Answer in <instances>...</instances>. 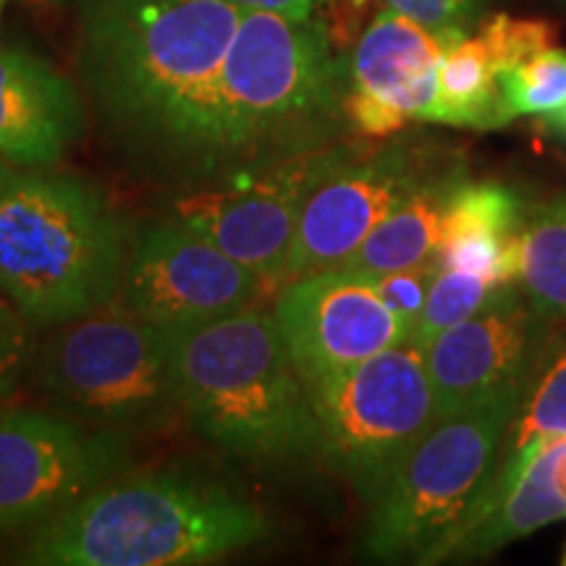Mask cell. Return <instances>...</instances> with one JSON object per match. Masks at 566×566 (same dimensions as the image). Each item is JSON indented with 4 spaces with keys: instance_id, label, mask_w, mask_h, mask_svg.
<instances>
[{
    "instance_id": "cell-1",
    "label": "cell",
    "mask_w": 566,
    "mask_h": 566,
    "mask_svg": "<svg viewBox=\"0 0 566 566\" xmlns=\"http://www.w3.org/2000/svg\"><path fill=\"white\" fill-rule=\"evenodd\" d=\"M76 69L113 158L137 181L202 189L237 176L221 69L229 0H74Z\"/></svg>"
},
{
    "instance_id": "cell-2",
    "label": "cell",
    "mask_w": 566,
    "mask_h": 566,
    "mask_svg": "<svg viewBox=\"0 0 566 566\" xmlns=\"http://www.w3.org/2000/svg\"><path fill=\"white\" fill-rule=\"evenodd\" d=\"M273 520L229 485L155 472L118 475L27 530L13 562L30 566L210 564L271 541Z\"/></svg>"
},
{
    "instance_id": "cell-3",
    "label": "cell",
    "mask_w": 566,
    "mask_h": 566,
    "mask_svg": "<svg viewBox=\"0 0 566 566\" xmlns=\"http://www.w3.org/2000/svg\"><path fill=\"white\" fill-rule=\"evenodd\" d=\"M171 349L181 417L202 441L268 470L321 462L313 396L273 313L174 331Z\"/></svg>"
},
{
    "instance_id": "cell-4",
    "label": "cell",
    "mask_w": 566,
    "mask_h": 566,
    "mask_svg": "<svg viewBox=\"0 0 566 566\" xmlns=\"http://www.w3.org/2000/svg\"><path fill=\"white\" fill-rule=\"evenodd\" d=\"M126 252L122 216L82 176L17 171L0 189V294L34 328L116 302Z\"/></svg>"
},
{
    "instance_id": "cell-5",
    "label": "cell",
    "mask_w": 566,
    "mask_h": 566,
    "mask_svg": "<svg viewBox=\"0 0 566 566\" xmlns=\"http://www.w3.org/2000/svg\"><path fill=\"white\" fill-rule=\"evenodd\" d=\"M349 84L323 21L244 11L221 69L237 176L346 142Z\"/></svg>"
},
{
    "instance_id": "cell-6",
    "label": "cell",
    "mask_w": 566,
    "mask_h": 566,
    "mask_svg": "<svg viewBox=\"0 0 566 566\" xmlns=\"http://www.w3.org/2000/svg\"><path fill=\"white\" fill-rule=\"evenodd\" d=\"M535 380L438 417L370 504L367 556L415 564L449 558L499 470L509 424Z\"/></svg>"
},
{
    "instance_id": "cell-7",
    "label": "cell",
    "mask_w": 566,
    "mask_h": 566,
    "mask_svg": "<svg viewBox=\"0 0 566 566\" xmlns=\"http://www.w3.org/2000/svg\"><path fill=\"white\" fill-rule=\"evenodd\" d=\"M32 370L55 412L90 428L147 433L181 415L171 334L122 302L59 325Z\"/></svg>"
},
{
    "instance_id": "cell-8",
    "label": "cell",
    "mask_w": 566,
    "mask_h": 566,
    "mask_svg": "<svg viewBox=\"0 0 566 566\" xmlns=\"http://www.w3.org/2000/svg\"><path fill=\"white\" fill-rule=\"evenodd\" d=\"M321 462L373 504L438 420L424 346L409 338L310 386Z\"/></svg>"
},
{
    "instance_id": "cell-9",
    "label": "cell",
    "mask_w": 566,
    "mask_h": 566,
    "mask_svg": "<svg viewBox=\"0 0 566 566\" xmlns=\"http://www.w3.org/2000/svg\"><path fill=\"white\" fill-rule=\"evenodd\" d=\"M359 147L338 142L216 187L187 189L174 197L171 212L176 221L258 273L268 286H281L307 197Z\"/></svg>"
},
{
    "instance_id": "cell-10",
    "label": "cell",
    "mask_w": 566,
    "mask_h": 566,
    "mask_svg": "<svg viewBox=\"0 0 566 566\" xmlns=\"http://www.w3.org/2000/svg\"><path fill=\"white\" fill-rule=\"evenodd\" d=\"M129 464V436L59 412L0 409V535L42 525Z\"/></svg>"
},
{
    "instance_id": "cell-11",
    "label": "cell",
    "mask_w": 566,
    "mask_h": 566,
    "mask_svg": "<svg viewBox=\"0 0 566 566\" xmlns=\"http://www.w3.org/2000/svg\"><path fill=\"white\" fill-rule=\"evenodd\" d=\"M268 283L176 218L129 237L118 300L158 328L187 331L250 310Z\"/></svg>"
},
{
    "instance_id": "cell-12",
    "label": "cell",
    "mask_w": 566,
    "mask_h": 566,
    "mask_svg": "<svg viewBox=\"0 0 566 566\" xmlns=\"http://www.w3.org/2000/svg\"><path fill=\"white\" fill-rule=\"evenodd\" d=\"M449 158L451 155L407 139L391 142L378 150L359 147L307 197L283 283L344 265L375 226Z\"/></svg>"
},
{
    "instance_id": "cell-13",
    "label": "cell",
    "mask_w": 566,
    "mask_h": 566,
    "mask_svg": "<svg viewBox=\"0 0 566 566\" xmlns=\"http://www.w3.org/2000/svg\"><path fill=\"white\" fill-rule=\"evenodd\" d=\"M558 323L537 313L516 281H509L480 313L422 344L438 417L535 380L562 352L564 328Z\"/></svg>"
},
{
    "instance_id": "cell-14",
    "label": "cell",
    "mask_w": 566,
    "mask_h": 566,
    "mask_svg": "<svg viewBox=\"0 0 566 566\" xmlns=\"http://www.w3.org/2000/svg\"><path fill=\"white\" fill-rule=\"evenodd\" d=\"M273 317L307 388L412 338L380 300L370 275L346 268L283 283Z\"/></svg>"
},
{
    "instance_id": "cell-15",
    "label": "cell",
    "mask_w": 566,
    "mask_h": 566,
    "mask_svg": "<svg viewBox=\"0 0 566 566\" xmlns=\"http://www.w3.org/2000/svg\"><path fill=\"white\" fill-rule=\"evenodd\" d=\"M87 111L76 84L40 55L0 48V155L45 171L82 139Z\"/></svg>"
},
{
    "instance_id": "cell-16",
    "label": "cell",
    "mask_w": 566,
    "mask_h": 566,
    "mask_svg": "<svg viewBox=\"0 0 566 566\" xmlns=\"http://www.w3.org/2000/svg\"><path fill=\"white\" fill-rule=\"evenodd\" d=\"M462 32H433L386 9L373 19L349 61L352 90L391 105L407 122H433L441 113V63Z\"/></svg>"
},
{
    "instance_id": "cell-17",
    "label": "cell",
    "mask_w": 566,
    "mask_h": 566,
    "mask_svg": "<svg viewBox=\"0 0 566 566\" xmlns=\"http://www.w3.org/2000/svg\"><path fill=\"white\" fill-rule=\"evenodd\" d=\"M467 179L470 176H467L464 160L451 155L399 208L388 212L370 231V237L338 268L375 279V275L405 271V268L436 260L441 250L446 210Z\"/></svg>"
},
{
    "instance_id": "cell-18",
    "label": "cell",
    "mask_w": 566,
    "mask_h": 566,
    "mask_svg": "<svg viewBox=\"0 0 566 566\" xmlns=\"http://www.w3.org/2000/svg\"><path fill=\"white\" fill-rule=\"evenodd\" d=\"M562 436H566V349L558 352L546 365V370L537 375L535 384L530 386L520 412L514 415L506 430L499 470H495L483 499L478 501L475 514H472L467 530L499 506V501L512 491V485L520 480L543 446Z\"/></svg>"
},
{
    "instance_id": "cell-19",
    "label": "cell",
    "mask_w": 566,
    "mask_h": 566,
    "mask_svg": "<svg viewBox=\"0 0 566 566\" xmlns=\"http://www.w3.org/2000/svg\"><path fill=\"white\" fill-rule=\"evenodd\" d=\"M512 254L527 302L548 321H566V197L525 208Z\"/></svg>"
},
{
    "instance_id": "cell-20",
    "label": "cell",
    "mask_w": 566,
    "mask_h": 566,
    "mask_svg": "<svg viewBox=\"0 0 566 566\" xmlns=\"http://www.w3.org/2000/svg\"><path fill=\"white\" fill-rule=\"evenodd\" d=\"M512 122L501 95L495 69L485 42L478 38L457 40L441 63V113L438 124L491 132Z\"/></svg>"
},
{
    "instance_id": "cell-21",
    "label": "cell",
    "mask_w": 566,
    "mask_h": 566,
    "mask_svg": "<svg viewBox=\"0 0 566 566\" xmlns=\"http://www.w3.org/2000/svg\"><path fill=\"white\" fill-rule=\"evenodd\" d=\"M525 216V205L504 184L467 179L446 210L441 244L457 237L512 239Z\"/></svg>"
},
{
    "instance_id": "cell-22",
    "label": "cell",
    "mask_w": 566,
    "mask_h": 566,
    "mask_svg": "<svg viewBox=\"0 0 566 566\" xmlns=\"http://www.w3.org/2000/svg\"><path fill=\"white\" fill-rule=\"evenodd\" d=\"M509 113L543 116L566 105V51L548 48L514 69L495 74Z\"/></svg>"
},
{
    "instance_id": "cell-23",
    "label": "cell",
    "mask_w": 566,
    "mask_h": 566,
    "mask_svg": "<svg viewBox=\"0 0 566 566\" xmlns=\"http://www.w3.org/2000/svg\"><path fill=\"white\" fill-rule=\"evenodd\" d=\"M501 283L488 281L483 275L441 268L428 292V302H424L420 321L415 325L412 342L428 344L441 331L464 323L467 317H472L485 307Z\"/></svg>"
},
{
    "instance_id": "cell-24",
    "label": "cell",
    "mask_w": 566,
    "mask_h": 566,
    "mask_svg": "<svg viewBox=\"0 0 566 566\" xmlns=\"http://www.w3.org/2000/svg\"><path fill=\"white\" fill-rule=\"evenodd\" d=\"M478 38L485 42L495 74H501L554 48L556 27L546 19H514L509 13H495L480 21Z\"/></svg>"
},
{
    "instance_id": "cell-25",
    "label": "cell",
    "mask_w": 566,
    "mask_h": 566,
    "mask_svg": "<svg viewBox=\"0 0 566 566\" xmlns=\"http://www.w3.org/2000/svg\"><path fill=\"white\" fill-rule=\"evenodd\" d=\"M34 325L0 294V405L19 391L38 357Z\"/></svg>"
},
{
    "instance_id": "cell-26",
    "label": "cell",
    "mask_w": 566,
    "mask_h": 566,
    "mask_svg": "<svg viewBox=\"0 0 566 566\" xmlns=\"http://www.w3.org/2000/svg\"><path fill=\"white\" fill-rule=\"evenodd\" d=\"M438 271H441L438 260H428V263L422 265L375 275L373 279L380 300H384L386 307L407 325L409 336L415 334V325L420 321L422 307L424 302H428V292L430 286H433Z\"/></svg>"
},
{
    "instance_id": "cell-27",
    "label": "cell",
    "mask_w": 566,
    "mask_h": 566,
    "mask_svg": "<svg viewBox=\"0 0 566 566\" xmlns=\"http://www.w3.org/2000/svg\"><path fill=\"white\" fill-rule=\"evenodd\" d=\"M388 9L420 21L433 32L470 34L485 17L491 0H386Z\"/></svg>"
},
{
    "instance_id": "cell-28",
    "label": "cell",
    "mask_w": 566,
    "mask_h": 566,
    "mask_svg": "<svg viewBox=\"0 0 566 566\" xmlns=\"http://www.w3.org/2000/svg\"><path fill=\"white\" fill-rule=\"evenodd\" d=\"M244 11H271L289 19H313L315 6L321 0H229Z\"/></svg>"
},
{
    "instance_id": "cell-29",
    "label": "cell",
    "mask_w": 566,
    "mask_h": 566,
    "mask_svg": "<svg viewBox=\"0 0 566 566\" xmlns=\"http://www.w3.org/2000/svg\"><path fill=\"white\" fill-rule=\"evenodd\" d=\"M537 454H541L543 462H546L551 485H554L558 499H562L566 506V436L556 438V441H551L548 446H543Z\"/></svg>"
},
{
    "instance_id": "cell-30",
    "label": "cell",
    "mask_w": 566,
    "mask_h": 566,
    "mask_svg": "<svg viewBox=\"0 0 566 566\" xmlns=\"http://www.w3.org/2000/svg\"><path fill=\"white\" fill-rule=\"evenodd\" d=\"M336 3V30L338 34H349L359 17L367 11L370 0H334Z\"/></svg>"
},
{
    "instance_id": "cell-31",
    "label": "cell",
    "mask_w": 566,
    "mask_h": 566,
    "mask_svg": "<svg viewBox=\"0 0 566 566\" xmlns=\"http://www.w3.org/2000/svg\"><path fill=\"white\" fill-rule=\"evenodd\" d=\"M541 124H543V129H546L548 134L566 139V105H564V108H558V111L543 113Z\"/></svg>"
},
{
    "instance_id": "cell-32",
    "label": "cell",
    "mask_w": 566,
    "mask_h": 566,
    "mask_svg": "<svg viewBox=\"0 0 566 566\" xmlns=\"http://www.w3.org/2000/svg\"><path fill=\"white\" fill-rule=\"evenodd\" d=\"M13 174H17V166H13V163H9L3 158V155H0V189H3L6 184L13 179Z\"/></svg>"
},
{
    "instance_id": "cell-33",
    "label": "cell",
    "mask_w": 566,
    "mask_h": 566,
    "mask_svg": "<svg viewBox=\"0 0 566 566\" xmlns=\"http://www.w3.org/2000/svg\"><path fill=\"white\" fill-rule=\"evenodd\" d=\"M6 3H9V0H0V19H3V11H6Z\"/></svg>"
},
{
    "instance_id": "cell-34",
    "label": "cell",
    "mask_w": 566,
    "mask_h": 566,
    "mask_svg": "<svg viewBox=\"0 0 566 566\" xmlns=\"http://www.w3.org/2000/svg\"><path fill=\"white\" fill-rule=\"evenodd\" d=\"M48 3H69V0H48Z\"/></svg>"
},
{
    "instance_id": "cell-35",
    "label": "cell",
    "mask_w": 566,
    "mask_h": 566,
    "mask_svg": "<svg viewBox=\"0 0 566 566\" xmlns=\"http://www.w3.org/2000/svg\"><path fill=\"white\" fill-rule=\"evenodd\" d=\"M562 564H566V546H564V554H562Z\"/></svg>"
},
{
    "instance_id": "cell-36",
    "label": "cell",
    "mask_w": 566,
    "mask_h": 566,
    "mask_svg": "<svg viewBox=\"0 0 566 566\" xmlns=\"http://www.w3.org/2000/svg\"><path fill=\"white\" fill-rule=\"evenodd\" d=\"M0 409H3V407H0Z\"/></svg>"
}]
</instances>
